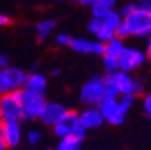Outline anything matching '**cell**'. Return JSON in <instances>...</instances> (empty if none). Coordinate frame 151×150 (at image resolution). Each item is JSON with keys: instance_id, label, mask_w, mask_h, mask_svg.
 <instances>
[{"instance_id": "20", "label": "cell", "mask_w": 151, "mask_h": 150, "mask_svg": "<svg viewBox=\"0 0 151 150\" xmlns=\"http://www.w3.org/2000/svg\"><path fill=\"white\" fill-rule=\"evenodd\" d=\"M96 36L99 37V41L103 42V43H107L109 42L110 40L113 39H115V29H113L106 24H103L101 27V29L97 31Z\"/></svg>"}, {"instance_id": "32", "label": "cell", "mask_w": 151, "mask_h": 150, "mask_svg": "<svg viewBox=\"0 0 151 150\" xmlns=\"http://www.w3.org/2000/svg\"><path fill=\"white\" fill-rule=\"evenodd\" d=\"M11 23V19L7 14H4V13H0V28L1 27H6Z\"/></svg>"}, {"instance_id": "3", "label": "cell", "mask_w": 151, "mask_h": 150, "mask_svg": "<svg viewBox=\"0 0 151 150\" xmlns=\"http://www.w3.org/2000/svg\"><path fill=\"white\" fill-rule=\"evenodd\" d=\"M124 23L132 35L149 36L151 34V13L139 10L138 7L131 14L125 17Z\"/></svg>"}, {"instance_id": "10", "label": "cell", "mask_w": 151, "mask_h": 150, "mask_svg": "<svg viewBox=\"0 0 151 150\" xmlns=\"http://www.w3.org/2000/svg\"><path fill=\"white\" fill-rule=\"evenodd\" d=\"M1 133L5 139L7 148H16L21 143L22 139V130L19 120H11L1 123Z\"/></svg>"}, {"instance_id": "2", "label": "cell", "mask_w": 151, "mask_h": 150, "mask_svg": "<svg viewBox=\"0 0 151 150\" xmlns=\"http://www.w3.org/2000/svg\"><path fill=\"white\" fill-rule=\"evenodd\" d=\"M29 74L23 70L9 66L0 71V96L23 89Z\"/></svg>"}, {"instance_id": "33", "label": "cell", "mask_w": 151, "mask_h": 150, "mask_svg": "<svg viewBox=\"0 0 151 150\" xmlns=\"http://www.w3.org/2000/svg\"><path fill=\"white\" fill-rule=\"evenodd\" d=\"M133 87H134V94H140L143 91V82L140 79H134L133 81Z\"/></svg>"}, {"instance_id": "36", "label": "cell", "mask_w": 151, "mask_h": 150, "mask_svg": "<svg viewBox=\"0 0 151 150\" xmlns=\"http://www.w3.org/2000/svg\"><path fill=\"white\" fill-rule=\"evenodd\" d=\"M97 1H100V3L104 4V5L109 6V7H111V6H114V5L116 4V0H97Z\"/></svg>"}, {"instance_id": "23", "label": "cell", "mask_w": 151, "mask_h": 150, "mask_svg": "<svg viewBox=\"0 0 151 150\" xmlns=\"http://www.w3.org/2000/svg\"><path fill=\"white\" fill-rule=\"evenodd\" d=\"M119 103H120V107L122 108V110L125 113H127V110L134 103V95H122L121 99L119 100Z\"/></svg>"}, {"instance_id": "15", "label": "cell", "mask_w": 151, "mask_h": 150, "mask_svg": "<svg viewBox=\"0 0 151 150\" xmlns=\"http://www.w3.org/2000/svg\"><path fill=\"white\" fill-rule=\"evenodd\" d=\"M103 89H104V96L107 97H114L116 99L120 95V90L114 81V78L111 77V74H108L103 78Z\"/></svg>"}, {"instance_id": "43", "label": "cell", "mask_w": 151, "mask_h": 150, "mask_svg": "<svg viewBox=\"0 0 151 150\" xmlns=\"http://www.w3.org/2000/svg\"><path fill=\"white\" fill-rule=\"evenodd\" d=\"M0 71H1V69H0Z\"/></svg>"}, {"instance_id": "21", "label": "cell", "mask_w": 151, "mask_h": 150, "mask_svg": "<svg viewBox=\"0 0 151 150\" xmlns=\"http://www.w3.org/2000/svg\"><path fill=\"white\" fill-rule=\"evenodd\" d=\"M103 23H104L106 25L113 28V29H116V28L122 23V21H121V14H120L119 12L114 11V10H110V11L108 12V14L104 17Z\"/></svg>"}, {"instance_id": "5", "label": "cell", "mask_w": 151, "mask_h": 150, "mask_svg": "<svg viewBox=\"0 0 151 150\" xmlns=\"http://www.w3.org/2000/svg\"><path fill=\"white\" fill-rule=\"evenodd\" d=\"M104 97L103 78L93 77L86 82L81 90V100L88 106H96Z\"/></svg>"}, {"instance_id": "38", "label": "cell", "mask_w": 151, "mask_h": 150, "mask_svg": "<svg viewBox=\"0 0 151 150\" xmlns=\"http://www.w3.org/2000/svg\"><path fill=\"white\" fill-rule=\"evenodd\" d=\"M146 54L149 57H151V34L149 35V40H147V46H146Z\"/></svg>"}, {"instance_id": "22", "label": "cell", "mask_w": 151, "mask_h": 150, "mask_svg": "<svg viewBox=\"0 0 151 150\" xmlns=\"http://www.w3.org/2000/svg\"><path fill=\"white\" fill-rule=\"evenodd\" d=\"M103 66L106 69V71L108 72V74H111L119 70V63L116 58H111L108 55H104L103 58Z\"/></svg>"}, {"instance_id": "24", "label": "cell", "mask_w": 151, "mask_h": 150, "mask_svg": "<svg viewBox=\"0 0 151 150\" xmlns=\"http://www.w3.org/2000/svg\"><path fill=\"white\" fill-rule=\"evenodd\" d=\"M91 53L96 54V55H106V43L101 41L96 42H91Z\"/></svg>"}, {"instance_id": "35", "label": "cell", "mask_w": 151, "mask_h": 150, "mask_svg": "<svg viewBox=\"0 0 151 150\" xmlns=\"http://www.w3.org/2000/svg\"><path fill=\"white\" fill-rule=\"evenodd\" d=\"M7 146H6V143H5V139L3 137V133H1V125H0V150H5Z\"/></svg>"}, {"instance_id": "31", "label": "cell", "mask_w": 151, "mask_h": 150, "mask_svg": "<svg viewBox=\"0 0 151 150\" xmlns=\"http://www.w3.org/2000/svg\"><path fill=\"white\" fill-rule=\"evenodd\" d=\"M10 64V59L6 54H0V69L4 70L6 67H9Z\"/></svg>"}, {"instance_id": "6", "label": "cell", "mask_w": 151, "mask_h": 150, "mask_svg": "<svg viewBox=\"0 0 151 150\" xmlns=\"http://www.w3.org/2000/svg\"><path fill=\"white\" fill-rule=\"evenodd\" d=\"M103 115V119L111 125H121L125 120V112L120 107V103L114 97L104 96L97 105Z\"/></svg>"}, {"instance_id": "8", "label": "cell", "mask_w": 151, "mask_h": 150, "mask_svg": "<svg viewBox=\"0 0 151 150\" xmlns=\"http://www.w3.org/2000/svg\"><path fill=\"white\" fill-rule=\"evenodd\" d=\"M145 61V54L136 48H125L124 53L118 58L119 71L129 72L137 69Z\"/></svg>"}, {"instance_id": "26", "label": "cell", "mask_w": 151, "mask_h": 150, "mask_svg": "<svg viewBox=\"0 0 151 150\" xmlns=\"http://www.w3.org/2000/svg\"><path fill=\"white\" fill-rule=\"evenodd\" d=\"M27 139L28 142L31 144V145H36L39 144L40 139H41V132L37 130H30L28 132V136H27Z\"/></svg>"}, {"instance_id": "11", "label": "cell", "mask_w": 151, "mask_h": 150, "mask_svg": "<svg viewBox=\"0 0 151 150\" xmlns=\"http://www.w3.org/2000/svg\"><path fill=\"white\" fill-rule=\"evenodd\" d=\"M79 121H81V125L86 130V128H95V127L101 126L104 119L99 107L91 106L84 109L79 114Z\"/></svg>"}, {"instance_id": "39", "label": "cell", "mask_w": 151, "mask_h": 150, "mask_svg": "<svg viewBox=\"0 0 151 150\" xmlns=\"http://www.w3.org/2000/svg\"><path fill=\"white\" fill-rule=\"evenodd\" d=\"M59 70H53L52 72H50V74H52V76H59Z\"/></svg>"}, {"instance_id": "12", "label": "cell", "mask_w": 151, "mask_h": 150, "mask_svg": "<svg viewBox=\"0 0 151 150\" xmlns=\"http://www.w3.org/2000/svg\"><path fill=\"white\" fill-rule=\"evenodd\" d=\"M111 77L116 82L121 95H133L134 94V87H133L134 79H132L127 72L116 71L111 73Z\"/></svg>"}, {"instance_id": "9", "label": "cell", "mask_w": 151, "mask_h": 150, "mask_svg": "<svg viewBox=\"0 0 151 150\" xmlns=\"http://www.w3.org/2000/svg\"><path fill=\"white\" fill-rule=\"evenodd\" d=\"M67 113V109L56 102H46V105L43 106L39 119L48 126H55L58 124Z\"/></svg>"}, {"instance_id": "40", "label": "cell", "mask_w": 151, "mask_h": 150, "mask_svg": "<svg viewBox=\"0 0 151 150\" xmlns=\"http://www.w3.org/2000/svg\"><path fill=\"white\" fill-rule=\"evenodd\" d=\"M139 4H151V0H138Z\"/></svg>"}, {"instance_id": "4", "label": "cell", "mask_w": 151, "mask_h": 150, "mask_svg": "<svg viewBox=\"0 0 151 150\" xmlns=\"http://www.w3.org/2000/svg\"><path fill=\"white\" fill-rule=\"evenodd\" d=\"M19 90L0 96V117L3 121L22 119L23 108L19 99Z\"/></svg>"}, {"instance_id": "30", "label": "cell", "mask_w": 151, "mask_h": 150, "mask_svg": "<svg viewBox=\"0 0 151 150\" xmlns=\"http://www.w3.org/2000/svg\"><path fill=\"white\" fill-rule=\"evenodd\" d=\"M144 108L146 110L147 115L151 118V92L149 94V95L145 97V100H144Z\"/></svg>"}, {"instance_id": "37", "label": "cell", "mask_w": 151, "mask_h": 150, "mask_svg": "<svg viewBox=\"0 0 151 150\" xmlns=\"http://www.w3.org/2000/svg\"><path fill=\"white\" fill-rule=\"evenodd\" d=\"M78 4H82V5H92L95 1H97V0H76Z\"/></svg>"}, {"instance_id": "41", "label": "cell", "mask_w": 151, "mask_h": 150, "mask_svg": "<svg viewBox=\"0 0 151 150\" xmlns=\"http://www.w3.org/2000/svg\"><path fill=\"white\" fill-rule=\"evenodd\" d=\"M1 123H3V120H1V117H0V125H1Z\"/></svg>"}, {"instance_id": "27", "label": "cell", "mask_w": 151, "mask_h": 150, "mask_svg": "<svg viewBox=\"0 0 151 150\" xmlns=\"http://www.w3.org/2000/svg\"><path fill=\"white\" fill-rule=\"evenodd\" d=\"M128 35H131V34H129V30H128V28L126 27V24L122 22V23L115 29V37H118V39L122 40V39H125V37H127Z\"/></svg>"}, {"instance_id": "42", "label": "cell", "mask_w": 151, "mask_h": 150, "mask_svg": "<svg viewBox=\"0 0 151 150\" xmlns=\"http://www.w3.org/2000/svg\"><path fill=\"white\" fill-rule=\"evenodd\" d=\"M46 150H50V149H46Z\"/></svg>"}, {"instance_id": "34", "label": "cell", "mask_w": 151, "mask_h": 150, "mask_svg": "<svg viewBox=\"0 0 151 150\" xmlns=\"http://www.w3.org/2000/svg\"><path fill=\"white\" fill-rule=\"evenodd\" d=\"M137 7L139 10H143L145 12H150L151 13V4H138Z\"/></svg>"}, {"instance_id": "29", "label": "cell", "mask_w": 151, "mask_h": 150, "mask_svg": "<svg viewBox=\"0 0 151 150\" xmlns=\"http://www.w3.org/2000/svg\"><path fill=\"white\" fill-rule=\"evenodd\" d=\"M137 9V5H133V4H127V5H125L122 9H121V11H120V14H122V16H128V14H131L132 12H133L134 10Z\"/></svg>"}, {"instance_id": "18", "label": "cell", "mask_w": 151, "mask_h": 150, "mask_svg": "<svg viewBox=\"0 0 151 150\" xmlns=\"http://www.w3.org/2000/svg\"><path fill=\"white\" fill-rule=\"evenodd\" d=\"M111 9L100 1H95L91 5V13H92V18H97V19H104V17L108 14V12Z\"/></svg>"}, {"instance_id": "19", "label": "cell", "mask_w": 151, "mask_h": 150, "mask_svg": "<svg viewBox=\"0 0 151 150\" xmlns=\"http://www.w3.org/2000/svg\"><path fill=\"white\" fill-rule=\"evenodd\" d=\"M70 47L77 53H89L91 50V42L85 39H74Z\"/></svg>"}, {"instance_id": "16", "label": "cell", "mask_w": 151, "mask_h": 150, "mask_svg": "<svg viewBox=\"0 0 151 150\" xmlns=\"http://www.w3.org/2000/svg\"><path fill=\"white\" fill-rule=\"evenodd\" d=\"M55 27V21L54 19H46V21H41L36 27L37 30V39L40 41L46 40L47 37L50 35V32L53 31Z\"/></svg>"}, {"instance_id": "7", "label": "cell", "mask_w": 151, "mask_h": 150, "mask_svg": "<svg viewBox=\"0 0 151 150\" xmlns=\"http://www.w3.org/2000/svg\"><path fill=\"white\" fill-rule=\"evenodd\" d=\"M82 125L79 121V114H77L76 112L67 110L65 117L54 126V133L59 138H65L67 136H74V133L77 132V130Z\"/></svg>"}, {"instance_id": "14", "label": "cell", "mask_w": 151, "mask_h": 150, "mask_svg": "<svg viewBox=\"0 0 151 150\" xmlns=\"http://www.w3.org/2000/svg\"><path fill=\"white\" fill-rule=\"evenodd\" d=\"M124 50H125V46L122 43V40L118 39V37L106 43V55H108V57L118 59L124 53Z\"/></svg>"}, {"instance_id": "28", "label": "cell", "mask_w": 151, "mask_h": 150, "mask_svg": "<svg viewBox=\"0 0 151 150\" xmlns=\"http://www.w3.org/2000/svg\"><path fill=\"white\" fill-rule=\"evenodd\" d=\"M72 42V39L67 34H59L56 36V43L60 46H70Z\"/></svg>"}, {"instance_id": "13", "label": "cell", "mask_w": 151, "mask_h": 150, "mask_svg": "<svg viewBox=\"0 0 151 150\" xmlns=\"http://www.w3.org/2000/svg\"><path fill=\"white\" fill-rule=\"evenodd\" d=\"M25 88L37 92V94H43L46 92V89H47V81H46V77L41 73H31L28 76V79H27V84H25Z\"/></svg>"}, {"instance_id": "25", "label": "cell", "mask_w": 151, "mask_h": 150, "mask_svg": "<svg viewBox=\"0 0 151 150\" xmlns=\"http://www.w3.org/2000/svg\"><path fill=\"white\" fill-rule=\"evenodd\" d=\"M103 21L102 19H97V18H92V19L88 23V30L92 34H97V31L101 29V27L103 25Z\"/></svg>"}, {"instance_id": "1", "label": "cell", "mask_w": 151, "mask_h": 150, "mask_svg": "<svg viewBox=\"0 0 151 150\" xmlns=\"http://www.w3.org/2000/svg\"><path fill=\"white\" fill-rule=\"evenodd\" d=\"M19 99L23 108V120H34L40 117V113L46 105V100L43 95L37 94L28 88H23L19 90Z\"/></svg>"}, {"instance_id": "17", "label": "cell", "mask_w": 151, "mask_h": 150, "mask_svg": "<svg viewBox=\"0 0 151 150\" xmlns=\"http://www.w3.org/2000/svg\"><path fill=\"white\" fill-rule=\"evenodd\" d=\"M82 149V141H79L74 136H67L61 138L60 143L58 144L56 150H81Z\"/></svg>"}]
</instances>
